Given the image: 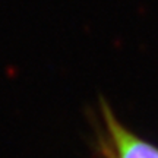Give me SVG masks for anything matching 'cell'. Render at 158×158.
<instances>
[{
  "instance_id": "obj_1",
  "label": "cell",
  "mask_w": 158,
  "mask_h": 158,
  "mask_svg": "<svg viewBox=\"0 0 158 158\" xmlns=\"http://www.w3.org/2000/svg\"><path fill=\"white\" fill-rule=\"evenodd\" d=\"M94 149L100 158H158V147L136 135L100 98L94 120Z\"/></svg>"
}]
</instances>
